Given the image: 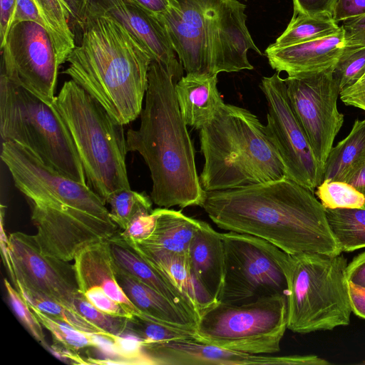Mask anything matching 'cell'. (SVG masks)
I'll return each instance as SVG.
<instances>
[{
    "mask_svg": "<svg viewBox=\"0 0 365 365\" xmlns=\"http://www.w3.org/2000/svg\"><path fill=\"white\" fill-rule=\"evenodd\" d=\"M67 14L68 22L82 30L89 16L98 4L91 0H61Z\"/></svg>",
    "mask_w": 365,
    "mask_h": 365,
    "instance_id": "b9f144b4",
    "label": "cell"
},
{
    "mask_svg": "<svg viewBox=\"0 0 365 365\" xmlns=\"http://www.w3.org/2000/svg\"><path fill=\"white\" fill-rule=\"evenodd\" d=\"M200 207L219 228L258 237L290 255L342 253L314 192L287 177L207 192Z\"/></svg>",
    "mask_w": 365,
    "mask_h": 365,
    "instance_id": "6da1fadb",
    "label": "cell"
},
{
    "mask_svg": "<svg viewBox=\"0 0 365 365\" xmlns=\"http://www.w3.org/2000/svg\"><path fill=\"white\" fill-rule=\"evenodd\" d=\"M217 83L216 73H187L176 83V98L187 125L201 129L225 103Z\"/></svg>",
    "mask_w": 365,
    "mask_h": 365,
    "instance_id": "603a6c76",
    "label": "cell"
},
{
    "mask_svg": "<svg viewBox=\"0 0 365 365\" xmlns=\"http://www.w3.org/2000/svg\"><path fill=\"white\" fill-rule=\"evenodd\" d=\"M98 2L138 40L152 60L183 73L182 64L177 60L168 34L155 14L132 0H98Z\"/></svg>",
    "mask_w": 365,
    "mask_h": 365,
    "instance_id": "ac0fdd59",
    "label": "cell"
},
{
    "mask_svg": "<svg viewBox=\"0 0 365 365\" xmlns=\"http://www.w3.org/2000/svg\"><path fill=\"white\" fill-rule=\"evenodd\" d=\"M29 306L41 325L51 332L53 343L76 351L86 347L95 348L92 334L80 331L66 322L42 312L31 304Z\"/></svg>",
    "mask_w": 365,
    "mask_h": 365,
    "instance_id": "d6a6232c",
    "label": "cell"
},
{
    "mask_svg": "<svg viewBox=\"0 0 365 365\" xmlns=\"http://www.w3.org/2000/svg\"><path fill=\"white\" fill-rule=\"evenodd\" d=\"M69 54V76L118 123L135 120L143 108L152 58L138 40L98 4Z\"/></svg>",
    "mask_w": 365,
    "mask_h": 365,
    "instance_id": "3957f363",
    "label": "cell"
},
{
    "mask_svg": "<svg viewBox=\"0 0 365 365\" xmlns=\"http://www.w3.org/2000/svg\"><path fill=\"white\" fill-rule=\"evenodd\" d=\"M93 4H97L98 0H91Z\"/></svg>",
    "mask_w": 365,
    "mask_h": 365,
    "instance_id": "9f6ffc18",
    "label": "cell"
},
{
    "mask_svg": "<svg viewBox=\"0 0 365 365\" xmlns=\"http://www.w3.org/2000/svg\"><path fill=\"white\" fill-rule=\"evenodd\" d=\"M316 195L325 209L361 208L364 195L346 182L324 180L316 188Z\"/></svg>",
    "mask_w": 365,
    "mask_h": 365,
    "instance_id": "e575fe53",
    "label": "cell"
},
{
    "mask_svg": "<svg viewBox=\"0 0 365 365\" xmlns=\"http://www.w3.org/2000/svg\"><path fill=\"white\" fill-rule=\"evenodd\" d=\"M364 159L365 118L356 119L347 136L331 148L324 165L322 181L345 182Z\"/></svg>",
    "mask_w": 365,
    "mask_h": 365,
    "instance_id": "4316f807",
    "label": "cell"
},
{
    "mask_svg": "<svg viewBox=\"0 0 365 365\" xmlns=\"http://www.w3.org/2000/svg\"><path fill=\"white\" fill-rule=\"evenodd\" d=\"M1 49V73L14 83L52 104L59 65L46 29L31 21L14 23Z\"/></svg>",
    "mask_w": 365,
    "mask_h": 365,
    "instance_id": "4fadbf2b",
    "label": "cell"
},
{
    "mask_svg": "<svg viewBox=\"0 0 365 365\" xmlns=\"http://www.w3.org/2000/svg\"><path fill=\"white\" fill-rule=\"evenodd\" d=\"M336 0H293L294 11L308 15L332 16Z\"/></svg>",
    "mask_w": 365,
    "mask_h": 365,
    "instance_id": "f6af8a7d",
    "label": "cell"
},
{
    "mask_svg": "<svg viewBox=\"0 0 365 365\" xmlns=\"http://www.w3.org/2000/svg\"><path fill=\"white\" fill-rule=\"evenodd\" d=\"M364 207H365V205H364Z\"/></svg>",
    "mask_w": 365,
    "mask_h": 365,
    "instance_id": "680465c9",
    "label": "cell"
},
{
    "mask_svg": "<svg viewBox=\"0 0 365 365\" xmlns=\"http://www.w3.org/2000/svg\"><path fill=\"white\" fill-rule=\"evenodd\" d=\"M128 334L137 336L143 343H159L173 339H197L195 331L175 328L144 316L128 318Z\"/></svg>",
    "mask_w": 365,
    "mask_h": 365,
    "instance_id": "1f68e13d",
    "label": "cell"
},
{
    "mask_svg": "<svg viewBox=\"0 0 365 365\" xmlns=\"http://www.w3.org/2000/svg\"><path fill=\"white\" fill-rule=\"evenodd\" d=\"M124 239L147 262L175 283L192 301L199 317L205 310L217 304L192 276L188 264L187 252L178 253L150 249L133 240Z\"/></svg>",
    "mask_w": 365,
    "mask_h": 365,
    "instance_id": "d4e9b609",
    "label": "cell"
},
{
    "mask_svg": "<svg viewBox=\"0 0 365 365\" xmlns=\"http://www.w3.org/2000/svg\"><path fill=\"white\" fill-rule=\"evenodd\" d=\"M44 28L48 33L58 65L67 60L76 46L67 14L61 0H34Z\"/></svg>",
    "mask_w": 365,
    "mask_h": 365,
    "instance_id": "83f0119b",
    "label": "cell"
},
{
    "mask_svg": "<svg viewBox=\"0 0 365 365\" xmlns=\"http://www.w3.org/2000/svg\"><path fill=\"white\" fill-rule=\"evenodd\" d=\"M200 130L206 192L250 186L286 177L265 128L250 110L224 103Z\"/></svg>",
    "mask_w": 365,
    "mask_h": 365,
    "instance_id": "277c9868",
    "label": "cell"
},
{
    "mask_svg": "<svg viewBox=\"0 0 365 365\" xmlns=\"http://www.w3.org/2000/svg\"><path fill=\"white\" fill-rule=\"evenodd\" d=\"M8 252L4 263L13 283L43 293L76 312L79 289L73 264L43 254L34 235L21 232L9 235Z\"/></svg>",
    "mask_w": 365,
    "mask_h": 365,
    "instance_id": "5bb4252c",
    "label": "cell"
},
{
    "mask_svg": "<svg viewBox=\"0 0 365 365\" xmlns=\"http://www.w3.org/2000/svg\"><path fill=\"white\" fill-rule=\"evenodd\" d=\"M120 230L108 240L116 265L165 297L197 322L200 317L192 301L172 280L147 262L120 235Z\"/></svg>",
    "mask_w": 365,
    "mask_h": 365,
    "instance_id": "7402d4cb",
    "label": "cell"
},
{
    "mask_svg": "<svg viewBox=\"0 0 365 365\" xmlns=\"http://www.w3.org/2000/svg\"><path fill=\"white\" fill-rule=\"evenodd\" d=\"M178 1L167 12L156 15L187 73L212 74L207 9L195 0Z\"/></svg>",
    "mask_w": 365,
    "mask_h": 365,
    "instance_id": "e0dca14e",
    "label": "cell"
},
{
    "mask_svg": "<svg viewBox=\"0 0 365 365\" xmlns=\"http://www.w3.org/2000/svg\"><path fill=\"white\" fill-rule=\"evenodd\" d=\"M115 271L119 285L142 316L175 328L195 331V318L115 263Z\"/></svg>",
    "mask_w": 365,
    "mask_h": 365,
    "instance_id": "cb8c5ba5",
    "label": "cell"
},
{
    "mask_svg": "<svg viewBox=\"0 0 365 365\" xmlns=\"http://www.w3.org/2000/svg\"><path fill=\"white\" fill-rule=\"evenodd\" d=\"M345 48L344 31L284 47L269 45L265 54L271 67L287 76L319 72L332 68Z\"/></svg>",
    "mask_w": 365,
    "mask_h": 365,
    "instance_id": "d6986e66",
    "label": "cell"
},
{
    "mask_svg": "<svg viewBox=\"0 0 365 365\" xmlns=\"http://www.w3.org/2000/svg\"><path fill=\"white\" fill-rule=\"evenodd\" d=\"M16 0H0V46H4L13 25Z\"/></svg>",
    "mask_w": 365,
    "mask_h": 365,
    "instance_id": "bcb514c9",
    "label": "cell"
},
{
    "mask_svg": "<svg viewBox=\"0 0 365 365\" xmlns=\"http://www.w3.org/2000/svg\"><path fill=\"white\" fill-rule=\"evenodd\" d=\"M348 282L365 287V252L356 255L346 267Z\"/></svg>",
    "mask_w": 365,
    "mask_h": 365,
    "instance_id": "c3c4849f",
    "label": "cell"
},
{
    "mask_svg": "<svg viewBox=\"0 0 365 365\" xmlns=\"http://www.w3.org/2000/svg\"><path fill=\"white\" fill-rule=\"evenodd\" d=\"M365 74V46L345 47L333 68L340 93L354 85Z\"/></svg>",
    "mask_w": 365,
    "mask_h": 365,
    "instance_id": "d590c367",
    "label": "cell"
},
{
    "mask_svg": "<svg viewBox=\"0 0 365 365\" xmlns=\"http://www.w3.org/2000/svg\"><path fill=\"white\" fill-rule=\"evenodd\" d=\"M81 293L93 306L105 314L126 318H131L133 316L99 287H91Z\"/></svg>",
    "mask_w": 365,
    "mask_h": 365,
    "instance_id": "60d3db41",
    "label": "cell"
},
{
    "mask_svg": "<svg viewBox=\"0 0 365 365\" xmlns=\"http://www.w3.org/2000/svg\"><path fill=\"white\" fill-rule=\"evenodd\" d=\"M325 212L342 252L365 247V207L325 209Z\"/></svg>",
    "mask_w": 365,
    "mask_h": 365,
    "instance_id": "f546056e",
    "label": "cell"
},
{
    "mask_svg": "<svg viewBox=\"0 0 365 365\" xmlns=\"http://www.w3.org/2000/svg\"><path fill=\"white\" fill-rule=\"evenodd\" d=\"M153 209L140 210L130 220L124 230H120V235L134 242L147 239L153 232L155 217Z\"/></svg>",
    "mask_w": 365,
    "mask_h": 365,
    "instance_id": "ab89813d",
    "label": "cell"
},
{
    "mask_svg": "<svg viewBox=\"0 0 365 365\" xmlns=\"http://www.w3.org/2000/svg\"><path fill=\"white\" fill-rule=\"evenodd\" d=\"M187 254L195 280L217 303L220 302L225 277V250L221 233L201 221Z\"/></svg>",
    "mask_w": 365,
    "mask_h": 365,
    "instance_id": "44dd1931",
    "label": "cell"
},
{
    "mask_svg": "<svg viewBox=\"0 0 365 365\" xmlns=\"http://www.w3.org/2000/svg\"><path fill=\"white\" fill-rule=\"evenodd\" d=\"M145 9L155 14L167 12L173 6L178 3V0H132Z\"/></svg>",
    "mask_w": 365,
    "mask_h": 365,
    "instance_id": "f907efd6",
    "label": "cell"
},
{
    "mask_svg": "<svg viewBox=\"0 0 365 365\" xmlns=\"http://www.w3.org/2000/svg\"><path fill=\"white\" fill-rule=\"evenodd\" d=\"M205 9L211 7L216 0H195Z\"/></svg>",
    "mask_w": 365,
    "mask_h": 365,
    "instance_id": "11a10c76",
    "label": "cell"
},
{
    "mask_svg": "<svg viewBox=\"0 0 365 365\" xmlns=\"http://www.w3.org/2000/svg\"><path fill=\"white\" fill-rule=\"evenodd\" d=\"M341 100L348 106H351L365 111V91L349 96H340Z\"/></svg>",
    "mask_w": 365,
    "mask_h": 365,
    "instance_id": "f5cc1de1",
    "label": "cell"
},
{
    "mask_svg": "<svg viewBox=\"0 0 365 365\" xmlns=\"http://www.w3.org/2000/svg\"><path fill=\"white\" fill-rule=\"evenodd\" d=\"M76 312L106 333L113 335L128 334V318L105 314L93 306L79 292L74 300Z\"/></svg>",
    "mask_w": 365,
    "mask_h": 365,
    "instance_id": "8d00e7d4",
    "label": "cell"
},
{
    "mask_svg": "<svg viewBox=\"0 0 365 365\" xmlns=\"http://www.w3.org/2000/svg\"><path fill=\"white\" fill-rule=\"evenodd\" d=\"M0 134L17 143L47 166L73 180L87 184L71 136L53 104L0 76Z\"/></svg>",
    "mask_w": 365,
    "mask_h": 365,
    "instance_id": "8992f818",
    "label": "cell"
},
{
    "mask_svg": "<svg viewBox=\"0 0 365 365\" xmlns=\"http://www.w3.org/2000/svg\"><path fill=\"white\" fill-rule=\"evenodd\" d=\"M287 329V297L277 294L241 304L218 302L200 315L195 332L207 344L267 355L280 351Z\"/></svg>",
    "mask_w": 365,
    "mask_h": 365,
    "instance_id": "ba28073f",
    "label": "cell"
},
{
    "mask_svg": "<svg viewBox=\"0 0 365 365\" xmlns=\"http://www.w3.org/2000/svg\"><path fill=\"white\" fill-rule=\"evenodd\" d=\"M347 265L341 253L291 255L287 329L307 334L349 324L352 310Z\"/></svg>",
    "mask_w": 365,
    "mask_h": 365,
    "instance_id": "52a82bcc",
    "label": "cell"
},
{
    "mask_svg": "<svg viewBox=\"0 0 365 365\" xmlns=\"http://www.w3.org/2000/svg\"><path fill=\"white\" fill-rule=\"evenodd\" d=\"M245 5L237 0H216L206 9L211 68L213 73L253 69L247 58L252 49L259 55L245 22Z\"/></svg>",
    "mask_w": 365,
    "mask_h": 365,
    "instance_id": "2e32d148",
    "label": "cell"
},
{
    "mask_svg": "<svg viewBox=\"0 0 365 365\" xmlns=\"http://www.w3.org/2000/svg\"><path fill=\"white\" fill-rule=\"evenodd\" d=\"M352 312L365 319V287L348 282Z\"/></svg>",
    "mask_w": 365,
    "mask_h": 365,
    "instance_id": "681fc988",
    "label": "cell"
},
{
    "mask_svg": "<svg viewBox=\"0 0 365 365\" xmlns=\"http://www.w3.org/2000/svg\"><path fill=\"white\" fill-rule=\"evenodd\" d=\"M73 267L80 292L99 287L112 299L120 304L132 315L141 313L129 300L119 285L108 240L86 247L74 259Z\"/></svg>",
    "mask_w": 365,
    "mask_h": 365,
    "instance_id": "ffe728a7",
    "label": "cell"
},
{
    "mask_svg": "<svg viewBox=\"0 0 365 365\" xmlns=\"http://www.w3.org/2000/svg\"><path fill=\"white\" fill-rule=\"evenodd\" d=\"M363 364H365V361L362 362Z\"/></svg>",
    "mask_w": 365,
    "mask_h": 365,
    "instance_id": "6f0895ef",
    "label": "cell"
},
{
    "mask_svg": "<svg viewBox=\"0 0 365 365\" xmlns=\"http://www.w3.org/2000/svg\"><path fill=\"white\" fill-rule=\"evenodd\" d=\"M345 182L351 185L365 197V159L353 170Z\"/></svg>",
    "mask_w": 365,
    "mask_h": 365,
    "instance_id": "816d5d0a",
    "label": "cell"
},
{
    "mask_svg": "<svg viewBox=\"0 0 365 365\" xmlns=\"http://www.w3.org/2000/svg\"><path fill=\"white\" fill-rule=\"evenodd\" d=\"M153 212L155 217L153 232L147 239L135 242L154 250L187 252L192 239L200 227L201 220L165 207L156 208Z\"/></svg>",
    "mask_w": 365,
    "mask_h": 365,
    "instance_id": "484cf974",
    "label": "cell"
},
{
    "mask_svg": "<svg viewBox=\"0 0 365 365\" xmlns=\"http://www.w3.org/2000/svg\"><path fill=\"white\" fill-rule=\"evenodd\" d=\"M225 277L220 302L241 304L288 294L291 255L258 237L232 231L221 233Z\"/></svg>",
    "mask_w": 365,
    "mask_h": 365,
    "instance_id": "9c48e42d",
    "label": "cell"
},
{
    "mask_svg": "<svg viewBox=\"0 0 365 365\" xmlns=\"http://www.w3.org/2000/svg\"><path fill=\"white\" fill-rule=\"evenodd\" d=\"M365 91V74L354 85L340 93V96L354 95Z\"/></svg>",
    "mask_w": 365,
    "mask_h": 365,
    "instance_id": "db71d44e",
    "label": "cell"
},
{
    "mask_svg": "<svg viewBox=\"0 0 365 365\" xmlns=\"http://www.w3.org/2000/svg\"><path fill=\"white\" fill-rule=\"evenodd\" d=\"M365 15V0H336L332 18L338 24Z\"/></svg>",
    "mask_w": 365,
    "mask_h": 365,
    "instance_id": "ee69618b",
    "label": "cell"
},
{
    "mask_svg": "<svg viewBox=\"0 0 365 365\" xmlns=\"http://www.w3.org/2000/svg\"><path fill=\"white\" fill-rule=\"evenodd\" d=\"M152 200L145 192L124 189L113 193L106 203L110 207V216L121 230L143 209H152Z\"/></svg>",
    "mask_w": 365,
    "mask_h": 365,
    "instance_id": "836d02e7",
    "label": "cell"
},
{
    "mask_svg": "<svg viewBox=\"0 0 365 365\" xmlns=\"http://www.w3.org/2000/svg\"><path fill=\"white\" fill-rule=\"evenodd\" d=\"M1 159L26 200L58 213H86L113 222L104 201L87 184L49 168L26 147L14 142H2Z\"/></svg>",
    "mask_w": 365,
    "mask_h": 365,
    "instance_id": "30bf717a",
    "label": "cell"
},
{
    "mask_svg": "<svg viewBox=\"0 0 365 365\" xmlns=\"http://www.w3.org/2000/svg\"><path fill=\"white\" fill-rule=\"evenodd\" d=\"M4 287L11 307L21 324L30 334L42 346L46 345L42 325L32 312L26 299L6 279Z\"/></svg>",
    "mask_w": 365,
    "mask_h": 365,
    "instance_id": "74e56055",
    "label": "cell"
},
{
    "mask_svg": "<svg viewBox=\"0 0 365 365\" xmlns=\"http://www.w3.org/2000/svg\"><path fill=\"white\" fill-rule=\"evenodd\" d=\"M143 351L151 364L161 365H326L328 363L316 355L250 354L188 339L143 343Z\"/></svg>",
    "mask_w": 365,
    "mask_h": 365,
    "instance_id": "9a60e30c",
    "label": "cell"
},
{
    "mask_svg": "<svg viewBox=\"0 0 365 365\" xmlns=\"http://www.w3.org/2000/svg\"><path fill=\"white\" fill-rule=\"evenodd\" d=\"M182 76L152 60L140 127L126 133L128 152L139 153L149 168L153 202L165 208L201 206L207 192L176 98L175 84Z\"/></svg>",
    "mask_w": 365,
    "mask_h": 365,
    "instance_id": "7a4b0ae2",
    "label": "cell"
},
{
    "mask_svg": "<svg viewBox=\"0 0 365 365\" xmlns=\"http://www.w3.org/2000/svg\"><path fill=\"white\" fill-rule=\"evenodd\" d=\"M259 87L268 106L265 128L286 177L314 192L322 181L323 170L292 107L284 79L277 72L263 77Z\"/></svg>",
    "mask_w": 365,
    "mask_h": 365,
    "instance_id": "8fae6325",
    "label": "cell"
},
{
    "mask_svg": "<svg viewBox=\"0 0 365 365\" xmlns=\"http://www.w3.org/2000/svg\"><path fill=\"white\" fill-rule=\"evenodd\" d=\"M333 68L284 78L292 107L324 173L336 136L344 123L337 108L340 91Z\"/></svg>",
    "mask_w": 365,
    "mask_h": 365,
    "instance_id": "7c38bea8",
    "label": "cell"
},
{
    "mask_svg": "<svg viewBox=\"0 0 365 365\" xmlns=\"http://www.w3.org/2000/svg\"><path fill=\"white\" fill-rule=\"evenodd\" d=\"M110 339L115 355L125 364H151L143 354L142 341L135 335H112Z\"/></svg>",
    "mask_w": 365,
    "mask_h": 365,
    "instance_id": "f35d334b",
    "label": "cell"
},
{
    "mask_svg": "<svg viewBox=\"0 0 365 365\" xmlns=\"http://www.w3.org/2000/svg\"><path fill=\"white\" fill-rule=\"evenodd\" d=\"M341 26L344 31L345 47L365 46V15L345 20Z\"/></svg>",
    "mask_w": 365,
    "mask_h": 365,
    "instance_id": "7bdbcfd3",
    "label": "cell"
},
{
    "mask_svg": "<svg viewBox=\"0 0 365 365\" xmlns=\"http://www.w3.org/2000/svg\"><path fill=\"white\" fill-rule=\"evenodd\" d=\"M24 21H35L44 27L34 0H16L13 24Z\"/></svg>",
    "mask_w": 365,
    "mask_h": 365,
    "instance_id": "7dc6e473",
    "label": "cell"
},
{
    "mask_svg": "<svg viewBox=\"0 0 365 365\" xmlns=\"http://www.w3.org/2000/svg\"><path fill=\"white\" fill-rule=\"evenodd\" d=\"M13 284L29 304L36 307L42 312L88 334L112 335L106 333L79 314L70 309L57 300L43 293L26 287L19 282L13 283Z\"/></svg>",
    "mask_w": 365,
    "mask_h": 365,
    "instance_id": "4dcf8cb0",
    "label": "cell"
},
{
    "mask_svg": "<svg viewBox=\"0 0 365 365\" xmlns=\"http://www.w3.org/2000/svg\"><path fill=\"white\" fill-rule=\"evenodd\" d=\"M52 104L71 136L87 185L105 203L113 193L131 189L123 125L71 79Z\"/></svg>",
    "mask_w": 365,
    "mask_h": 365,
    "instance_id": "5b68a950",
    "label": "cell"
},
{
    "mask_svg": "<svg viewBox=\"0 0 365 365\" xmlns=\"http://www.w3.org/2000/svg\"><path fill=\"white\" fill-rule=\"evenodd\" d=\"M341 26L329 15H308L294 11L285 31L271 46L284 47L331 36Z\"/></svg>",
    "mask_w": 365,
    "mask_h": 365,
    "instance_id": "f1b7e54d",
    "label": "cell"
}]
</instances>
